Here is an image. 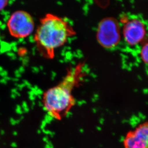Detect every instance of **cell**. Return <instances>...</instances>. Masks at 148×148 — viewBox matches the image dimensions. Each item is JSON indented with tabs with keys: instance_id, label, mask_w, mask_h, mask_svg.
<instances>
[{
	"instance_id": "cell-1",
	"label": "cell",
	"mask_w": 148,
	"mask_h": 148,
	"mask_svg": "<svg viewBox=\"0 0 148 148\" xmlns=\"http://www.w3.org/2000/svg\"><path fill=\"white\" fill-rule=\"evenodd\" d=\"M84 64L80 63L69 70L62 81L44 92L42 103L50 116L61 120L75 104L73 91L84 76Z\"/></svg>"
},
{
	"instance_id": "cell-4",
	"label": "cell",
	"mask_w": 148,
	"mask_h": 148,
	"mask_svg": "<svg viewBox=\"0 0 148 148\" xmlns=\"http://www.w3.org/2000/svg\"><path fill=\"white\" fill-rule=\"evenodd\" d=\"M97 37L103 48L112 49L116 46L121 39L120 25L117 20L112 17L102 20L98 25Z\"/></svg>"
},
{
	"instance_id": "cell-3",
	"label": "cell",
	"mask_w": 148,
	"mask_h": 148,
	"mask_svg": "<svg viewBox=\"0 0 148 148\" xmlns=\"http://www.w3.org/2000/svg\"><path fill=\"white\" fill-rule=\"evenodd\" d=\"M6 25L11 36L17 39H23L27 38L33 33L35 23L29 13L24 10H18L10 15Z\"/></svg>"
},
{
	"instance_id": "cell-8",
	"label": "cell",
	"mask_w": 148,
	"mask_h": 148,
	"mask_svg": "<svg viewBox=\"0 0 148 148\" xmlns=\"http://www.w3.org/2000/svg\"><path fill=\"white\" fill-rule=\"evenodd\" d=\"M8 1H0V12L4 10L8 5Z\"/></svg>"
},
{
	"instance_id": "cell-5",
	"label": "cell",
	"mask_w": 148,
	"mask_h": 148,
	"mask_svg": "<svg viewBox=\"0 0 148 148\" xmlns=\"http://www.w3.org/2000/svg\"><path fill=\"white\" fill-rule=\"evenodd\" d=\"M124 20L123 28L125 40L129 45L134 46L144 41L146 35L145 25L140 20L132 18Z\"/></svg>"
},
{
	"instance_id": "cell-6",
	"label": "cell",
	"mask_w": 148,
	"mask_h": 148,
	"mask_svg": "<svg viewBox=\"0 0 148 148\" xmlns=\"http://www.w3.org/2000/svg\"><path fill=\"white\" fill-rule=\"evenodd\" d=\"M123 145L124 148H148V121L127 133Z\"/></svg>"
},
{
	"instance_id": "cell-7",
	"label": "cell",
	"mask_w": 148,
	"mask_h": 148,
	"mask_svg": "<svg viewBox=\"0 0 148 148\" xmlns=\"http://www.w3.org/2000/svg\"><path fill=\"white\" fill-rule=\"evenodd\" d=\"M140 54L143 61L148 64V43L144 44L141 49Z\"/></svg>"
},
{
	"instance_id": "cell-2",
	"label": "cell",
	"mask_w": 148,
	"mask_h": 148,
	"mask_svg": "<svg viewBox=\"0 0 148 148\" xmlns=\"http://www.w3.org/2000/svg\"><path fill=\"white\" fill-rule=\"evenodd\" d=\"M75 34L68 22L59 16L48 13L40 20L34 39L41 55L45 59L52 60L56 50Z\"/></svg>"
}]
</instances>
